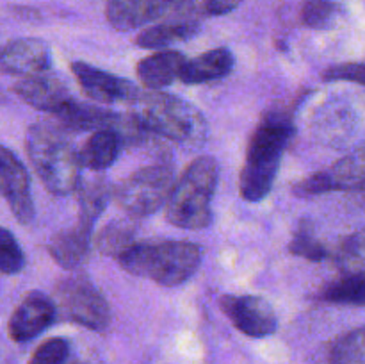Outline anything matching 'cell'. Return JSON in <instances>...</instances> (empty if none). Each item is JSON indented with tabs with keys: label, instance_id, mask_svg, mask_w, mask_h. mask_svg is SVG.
Segmentation results:
<instances>
[{
	"label": "cell",
	"instance_id": "obj_17",
	"mask_svg": "<svg viewBox=\"0 0 365 364\" xmlns=\"http://www.w3.org/2000/svg\"><path fill=\"white\" fill-rule=\"evenodd\" d=\"M187 59L177 50H163L139 61L138 77L150 91H159L160 88L173 84L180 79Z\"/></svg>",
	"mask_w": 365,
	"mask_h": 364
},
{
	"label": "cell",
	"instance_id": "obj_9",
	"mask_svg": "<svg viewBox=\"0 0 365 364\" xmlns=\"http://www.w3.org/2000/svg\"><path fill=\"white\" fill-rule=\"evenodd\" d=\"M365 184V148L342 157L330 170L317 171L294 188L296 195L312 196L330 191L362 188Z\"/></svg>",
	"mask_w": 365,
	"mask_h": 364
},
{
	"label": "cell",
	"instance_id": "obj_1",
	"mask_svg": "<svg viewBox=\"0 0 365 364\" xmlns=\"http://www.w3.org/2000/svg\"><path fill=\"white\" fill-rule=\"evenodd\" d=\"M294 134L291 116L284 111H269L250 139L241 171V195L248 202H260L273 189L282 157Z\"/></svg>",
	"mask_w": 365,
	"mask_h": 364
},
{
	"label": "cell",
	"instance_id": "obj_2",
	"mask_svg": "<svg viewBox=\"0 0 365 364\" xmlns=\"http://www.w3.org/2000/svg\"><path fill=\"white\" fill-rule=\"evenodd\" d=\"M66 128L38 121L27 131L29 159L52 195H68L81 186V153L75 152Z\"/></svg>",
	"mask_w": 365,
	"mask_h": 364
},
{
	"label": "cell",
	"instance_id": "obj_7",
	"mask_svg": "<svg viewBox=\"0 0 365 364\" xmlns=\"http://www.w3.org/2000/svg\"><path fill=\"white\" fill-rule=\"evenodd\" d=\"M64 313L75 323L102 332L110 323V309L102 293L86 278H68L57 288Z\"/></svg>",
	"mask_w": 365,
	"mask_h": 364
},
{
	"label": "cell",
	"instance_id": "obj_33",
	"mask_svg": "<svg viewBox=\"0 0 365 364\" xmlns=\"http://www.w3.org/2000/svg\"><path fill=\"white\" fill-rule=\"evenodd\" d=\"M241 4L242 0H205L203 11H205V14H210V16H221V14L232 13Z\"/></svg>",
	"mask_w": 365,
	"mask_h": 364
},
{
	"label": "cell",
	"instance_id": "obj_27",
	"mask_svg": "<svg viewBox=\"0 0 365 364\" xmlns=\"http://www.w3.org/2000/svg\"><path fill=\"white\" fill-rule=\"evenodd\" d=\"M330 364H365V327L337 339L331 346Z\"/></svg>",
	"mask_w": 365,
	"mask_h": 364
},
{
	"label": "cell",
	"instance_id": "obj_5",
	"mask_svg": "<svg viewBox=\"0 0 365 364\" xmlns=\"http://www.w3.org/2000/svg\"><path fill=\"white\" fill-rule=\"evenodd\" d=\"M220 181L217 161L198 157L175 184L166 206V220L187 231H200L212 221V196Z\"/></svg>",
	"mask_w": 365,
	"mask_h": 364
},
{
	"label": "cell",
	"instance_id": "obj_19",
	"mask_svg": "<svg viewBox=\"0 0 365 364\" xmlns=\"http://www.w3.org/2000/svg\"><path fill=\"white\" fill-rule=\"evenodd\" d=\"M234 54L228 49H214L195 59H187L182 70L180 81L185 84H205V82L223 79L234 70Z\"/></svg>",
	"mask_w": 365,
	"mask_h": 364
},
{
	"label": "cell",
	"instance_id": "obj_12",
	"mask_svg": "<svg viewBox=\"0 0 365 364\" xmlns=\"http://www.w3.org/2000/svg\"><path fill=\"white\" fill-rule=\"evenodd\" d=\"M192 0H109L106 16L116 31L127 32L166 16Z\"/></svg>",
	"mask_w": 365,
	"mask_h": 364
},
{
	"label": "cell",
	"instance_id": "obj_20",
	"mask_svg": "<svg viewBox=\"0 0 365 364\" xmlns=\"http://www.w3.org/2000/svg\"><path fill=\"white\" fill-rule=\"evenodd\" d=\"M123 145V134L116 128H103V131L93 132L81 152L82 166L93 171L106 170L118 159Z\"/></svg>",
	"mask_w": 365,
	"mask_h": 364
},
{
	"label": "cell",
	"instance_id": "obj_25",
	"mask_svg": "<svg viewBox=\"0 0 365 364\" xmlns=\"http://www.w3.org/2000/svg\"><path fill=\"white\" fill-rule=\"evenodd\" d=\"M337 264L346 277H365V231L349 236L337 250Z\"/></svg>",
	"mask_w": 365,
	"mask_h": 364
},
{
	"label": "cell",
	"instance_id": "obj_16",
	"mask_svg": "<svg viewBox=\"0 0 365 364\" xmlns=\"http://www.w3.org/2000/svg\"><path fill=\"white\" fill-rule=\"evenodd\" d=\"M53 116L57 118L61 127L71 132H96L103 131V128H116V131L123 132L125 123H127V118L118 116V114L102 109V107L77 102V100L68 103L64 109H61Z\"/></svg>",
	"mask_w": 365,
	"mask_h": 364
},
{
	"label": "cell",
	"instance_id": "obj_24",
	"mask_svg": "<svg viewBox=\"0 0 365 364\" xmlns=\"http://www.w3.org/2000/svg\"><path fill=\"white\" fill-rule=\"evenodd\" d=\"M135 243V225L130 220H114L103 227L96 246L103 256H120Z\"/></svg>",
	"mask_w": 365,
	"mask_h": 364
},
{
	"label": "cell",
	"instance_id": "obj_13",
	"mask_svg": "<svg viewBox=\"0 0 365 364\" xmlns=\"http://www.w3.org/2000/svg\"><path fill=\"white\" fill-rule=\"evenodd\" d=\"M56 305L43 293H29L14 309L9 320V335L13 341L25 343L45 332L56 320Z\"/></svg>",
	"mask_w": 365,
	"mask_h": 364
},
{
	"label": "cell",
	"instance_id": "obj_8",
	"mask_svg": "<svg viewBox=\"0 0 365 364\" xmlns=\"http://www.w3.org/2000/svg\"><path fill=\"white\" fill-rule=\"evenodd\" d=\"M220 305L237 330L250 338H267L278 328V318L271 303L255 295H225Z\"/></svg>",
	"mask_w": 365,
	"mask_h": 364
},
{
	"label": "cell",
	"instance_id": "obj_15",
	"mask_svg": "<svg viewBox=\"0 0 365 364\" xmlns=\"http://www.w3.org/2000/svg\"><path fill=\"white\" fill-rule=\"evenodd\" d=\"M4 74L32 75L45 74L52 66V54L48 45L38 38H20L6 43L0 56Z\"/></svg>",
	"mask_w": 365,
	"mask_h": 364
},
{
	"label": "cell",
	"instance_id": "obj_31",
	"mask_svg": "<svg viewBox=\"0 0 365 364\" xmlns=\"http://www.w3.org/2000/svg\"><path fill=\"white\" fill-rule=\"evenodd\" d=\"M68 355H70V343L64 338H52L36 348L29 364H64Z\"/></svg>",
	"mask_w": 365,
	"mask_h": 364
},
{
	"label": "cell",
	"instance_id": "obj_21",
	"mask_svg": "<svg viewBox=\"0 0 365 364\" xmlns=\"http://www.w3.org/2000/svg\"><path fill=\"white\" fill-rule=\"evenodd\" d=\"M316 127L328 143H342L353 132L355 114L348 103L328 102L319 109Z\"/></svg>",
	"mask_w": 365,
	"mask_h": 364
},
{
	"label": "cell",
	"instance_id": "obj_14",
	"mask_svg": "<svg viewBox=\"0 0 365 364\" xmlns=\"http://www.w3.org/2000/svg\"><path fill=\"white\" fill-rule=\"evenodd\" d=\"M13 89L25 103L50 114H57L75 100L63 79L57 75L39 74L25 77L16 82Z\"/></svg>",
	"mask_w": 365,
	"mask_h": 364
},
{
	"label": "cell",
	"instance_id": "obj_28",
	"mask_svg": "<svg viewBox=\"0 0 365 364\" xmlns=\"http://www.w3.org/2000/svg\"><path fill=\"white\" fill-rule=\"evenodd\" d=\"M341 14L335 0H305L302 7V21L310 29H330Z\"/></svg>",
	"mask_w": 365,
	"mask_h": 364
},
{
	"label": "cell",
	"instance_id": "obj_4",
	"mask_svg": "<svg viewBox=\"0 0 365 364\" xmlns=\"http://www.w3.org/2000/svg\"><path fill=\"white\" fill-rule=\"evenodd\" d=\"M132 109L139 127L150 134L163 136L187 148H198L205 143L209 131L205 116L180 96L159 91L139 93Z\"/></svg>",
	"mask_w": 365,
	"mask_h": 364
},
{
	"label": "cell",
	"instance_id": "obj_29",
	"mask_svg": "<svg viewBox=\"0 0 365 364\" xmlns=\"http://www.w3.org/2000/svg\"><path fill=\"white\" fill-rule=\"evenodd\" d=\"M289 250L294 256L303 257L307 261H312V263H321V261L327 259L328 252L324 248V245L321 241H317L314 238L312 231L307 225H302L298 227V231L292 236L291 243H289Z\"/></svg>",
	"mask_w": 365,
	"mask_h": 364
},
{
	"label": "cell",
	"instance_id": "obj_23",
	"mask_svg": "<svg viewBox=\"0 0 365 364\" xmlns=\"http://www.w3.org/2000/svg\"><path fill=\"white\" fill-rule=\"evenodd\" d=\"M200 31V24L196 20H175L153 25L143 31L135 38V45L141 49H164L171 43L184 41L192 38Z\"/></svg>",
	"mask_w": 365,
	"mask_h": 364
},
{
	"label": "cell",
	"instance_id": "obj_11",
	"mask_svg": "<svg viewBox=\"0 0 365 364\" xmlns=\"http://www.w3.org/2000/svg\"><path fill=\"white\" fill-rule=\"evenodd\" d=\"M75 79L81 84L82 91L93 100H98L102 103L114 102H134L139 96V89L127 79H121L118 75L96 68L88 63L71 64Z\"/></svg>",
	"mask_w": 365,
	"mask_h": 364
},
{
	"label": "cell",
	"instance_id": "obj_3",
	"mask_svg": "<svg viewBox=\"0 0 365 364\" xmlns=\"http://www.w3.org/2000/svg\"><path fill=\"white\" fill-rule=\"evenodd\" d=\"M116 259L130 275L173 288L198 271L203 250L191 241H135Z\"/></svg>",
	"mask_w": 365,
	"mask_h": 364
},
{
	"label": "cell",
	"instance_id": "obj_10",
	"mask_svg": "<svg viewBox=\"0 0 365 364\" xmlns=\"http://www.w3.org/2000/svg\"><path fill=\"white\" fill-rule=\"evenodd\" d=\"M0 181H2L0 182L2 195L13 216L21 225H31L36 216V207L32 200L27 168L7 146H2V153H0Z\"/></svg>",
	"mask_w": 365,
	"mask_h": 364
},
{
	"label": "cell",
	"instance_id": "obj_22",
	"mask_svg": "<svg viewBox=\"0 0 365 364\" xmlns=\"http://www.w3.org/2000/svg\"><path fill=\"white\" fill-rule=\"evenodd\" d=\"M113 196L114 191L107 178L95 177L81 182V188H78V223L93 227Z\"/></svg>",
	"mask_w": 365,
	"mask_h": 364
},
{
	"label": "cell",
	"instance_id": "obj_18",
	"mask_svg": "<svg viewBox=\"0 0 365 364\" xmlns=\"http://www.w3.org/2000/svg\"><path fill=\"white\" fill-rule=\"evenodd\" d=\"M91 232L93 227L84 223H77L73 228L57 232L48 243V252L52 259L66 270L81 266L88 257Z\"/></svg>",
	"mask_w": 365,
	"mask_h": 364
},
{
	"label": "cell",
	"instance_id": "obj_32",
	"mask_svg": "<svg viewBox=\"0 0 365 364\" xmlns=\"http://www.w3.org/2000/svg\"><path fill=\"white\" fill-rule=\"evenodd\" d=\"M327 81H349L365 86V64L346 63L331 66L324 71Z\"/></svg>",
	"mask_w": 365,
	"mask_h": 364
},
{
	"label": "cell",
	"instance_id": "obj_26",
	"mask_svg": "<svg viewBox=\"0 0 365 364\" xmlns=\"http://www.w3.org/2000/svg\"><path fill=\"white\" fill-rule=\"evenodd\" d=\"M321 298L330 303H344V305H365V277H344L342 280L327 285L321 293Z\"/></svg>",
	"mask_w": 365,
	"mask_h": 364
},
{
	"label": "cell",
	"instance_id": "obj_30",
	"mask_svg": "<svg viewBox=\"0 0 365 364\" xmlns=\"http://www.w3.org/2000/svg\"><path fill=\"white\" fill-rule=\"evenodd\" d=\"M25 266L24 250L18 245L16 238L7 228L0 234V270L4 275L20 273Z\"/></svg>",
	"mask_w": 365,
	"mask_h": 364
},
{
	"label": "cell",
	"instance_id": "obj_6",
	"mask_svg": "<svg viewBox=\"0 0 365 364\" xmlns=\"http://www.w3.org/2000/svg\"><path fill=\"white\" fill-rule=\"evenodd\" d=\"M175 184L173 168L168 164H152L139 168L125 178L114 191V196L132 216H150L168 206Z\"/></svg>",
	"mask_w": 365,
	"mask_h": 364
}]
</instances>
